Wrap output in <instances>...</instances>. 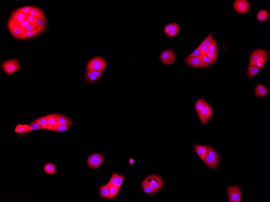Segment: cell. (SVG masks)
I'll list each match as a JSON object with an SVG mask.
<instances>
[{
  "mask_svg": "<svg viewBox=\"0 0 270 202\" xmlns=\"http://www.w3.org/2000/svg\"><path fill=\"white\" fill-rule=\"evenodd\" d=\"M203 162L208 168L216 169L219 163L218 153L210 146H207L206 157Z\"/></svg>",
  "mask_w": 270,
  "mask_h": 202,
  "instance_id": "cell-1",
  "label": "cell"
},
{
  "mask_svg": "<svg viewBox=\"0 0 270 202\" xmlns=\"http://www.w3.org/2000/svg\"><path fill=\"white\" fill-rule=\"evenodd\" d=\"M268 60V55L266 52L263 49L256 50L251 54L248 67L260 62L266 63Z\"/></svg>",
  "mask_w": 270,
  "mask_h": 202,
  "instance_id": "cell-2",
  "label": "cell"
},
{
  "mask_svg": "<svg viewBox=\"0 0 270 202\" xmlns=\"http://www.w3.org/2000/svg\"><path fill=\"white\" fill-rule=\"evenodd\" d=\"M106 67V61L98 56L91 59L89 62L87 66V70L103 71Z\"/></svg>",
  "mask_w": 270,
  "mask_h": 202,
  "instance_id": "cell-3",
  "label": "cell"
},
{
  "mask_svg": "<svg viewBox=\"0 0 270 202\" xmlns=\"http://www.w3.org/2000/svg\"><path fill=\"white\" fill-rule=\"evenodd\" d=\"M2 69L7 75H11L19 70L20 65L16 59H11L2 62L1 64Z\"/></svg>",
  "mask_w": 270,
  "mask_h": 202,
  "instance_id": "cell-4",
  "label": "cell"
},
{
  "mask_svg": "<svg viewBox=\"0 0 270 202\" xmlns=\"http://www.w3.org/2000/svg\"><path fill=\"white\" fill-rule=\"evenodd\" d=\"M185 63L191 67H200L202 68H207L210 65L204 61L202 56L201 55L194 57L188 56L185 59Z\"/></svg>",
  "mask_w": 270,
  "mask_h": 202,
  "instance_id": "cell-5",
  "label": "cell"
},
{
  "mask_svg": "<svg viewBox=\"0 0 270 202\" xmlns=\"http://www.w3.org/2000/svg\"><path fill=\"white\" fill-rule=\"evenodd\" d=\"M227 192L230 202H241V194L240 187L232 186L228 187Z\"/></svg>",
  "mask_w": 270,
  "mask_h": 202,
  "instance_id": "cell-6",
  "label": "cell"
},
{
  "mask_svg": "<svg viewBox=\"0 0 270 202\" xmlns=\"http://www.w3.org/2000/svg\"><path fill=\"white\" fill-rule=\"evenodd\" d=\"M204 107L200 113L199 118L202 124L207 123L208 121L212 118L213 111L210 105L206 101H203Z\"/></svg>",
  "mask_w": 270,
  "mask_h": 202,
  "instance_id": "cell-7",
  "label": "cell"
},
{
  "mask_svg": "<svg viewBox=\"0 0 270 202\" xmlns=\"http://www.w3.org/2000/svg\"><path fill=\"white\" fill-rule=\"evenodd\" d=\"M151 186L159 191L163 188V182L159 176L156 175L152 174L147 177L144 180Z\"/></svg>",
  "mask_w": 270,
  "mask_h": 202,
  "instance_id": "cell-8",
  "label": "cell"
},
{
  "mask_svg": "<svg viewBox=\"0 0 270 202\" xmlns=\"http://www.w3.org/2000/svg\"><path fill=\"white\" fill-rule=\"evenodd\" d=\"M103 161V157L99 153H94L90 155L87 159V164L90 168L95 169L99 168Z\"/></svg>",
  "mask_w": 270,
  "mask_h": 202,
  "instance_id": "cell-9",
  "label": "cell"
},
{
  "mask_svg": "<svg viewBox=\"0 0 270 202\" xmlns=\"http://www.w3.org/2000/svg\"><path fill=\"white\" fill-rule=\"evenodd\" d=\"M7 27L9 32L13 37L16 39H20L22 35V31L17 23L9 20L7 23Z\"/></svg>",
  "mask_w": 270,
  "mask_h": 202,
  "instance_id": "cell-10",
  "label": "cell"
},
{
  "mask_svg": "<svg viewBox=\"0 0 270 202\" xmlns=\"http://www.w3.org/2000/svg\"><path fill=\"white\" fill-rule=\"evenodd\" d=\"M235 10L241 14L246 13L249 10V4L245 0H237L235 1L233 5Z\"/></svg>",
  "mask_w": 270,
  "mask_h": 202,
  "instance_id": "cell-11",
  "label": "cell"
},
{
  "mask_svg": "<svg viewBox=\"0 0 270 202\" xmlns=\"http://www.w3.org/2000/svg\"><path fill=\"white\" fill-rule=\"evenodd\" d=\"M160 59L163 64L166 65L172 64L175 60V54L170 50L163 51L160 55Z\"/></svg>",
  "mask_w": 270,
  "mask_h": 202,
  "instance_id": "cell-12",
  "label": "cell"
},
{
  "mask_svg": "<svg viewBox=\"0 0 270 202\" xmlns=\"http://www.w3.org/2000/svg\"><path fill=\"white\" fill-rule=\"evenodd\" d=\"M54 119L56 121V123L54 125V128L61 125H67L71 127L72 124L71 119L64 115L55 114Z\"/></svg>",
  "mask_w": 270,
  "mask_h": 202,
  "instance_id": "cell-13",
  "label": "cell"
},
{
  "mask_svg": "<svg viewBox=\"0 0 270 202\" xmlns=\"http://www.w3.org/2000/svg\"><path fill=\"white\" fill-rule=\"evenodd\" d=\"M179 29V25L175 23H172L166 25L164 28V32L167 35L170 37H174L177 34Z\"/></svg>",
  "mask_w": 270,
  "mask_h": 202,
  "instance_id": "cell-14",
  "label": "cell"
},
{
  "mask_svg": "<svg viewBox=\"0 0 270 202\" xmlns=\"http://www.w3.org/2000/svg\"><path fill=\"white\" fill-rule=\"evenodd\" d=\"M124 178L125 176L123 175L119 174L115 172H113L109 183L120 188L123 182Z\"/></svg>",
  "mask_w": 270,
  "mask_h": 202,
  "instance_id": "cell-15",
  "label": "cell"
},
{
  "mask_svg": "<svg viewBox=\"0 0 270 202\" xmlns=\"http://www.w3.org/2000/svg\"><path fill=\"white\" fill-rule=\"evenodd\" d=\"M26 19V15L20 11V9H16L12 12L10 17V20L15 21L17 23L22 22Z\"/></svg>",
  "mask_w": 270,
  "mask_h": 202,
  "instance_id": "cell-16",
  "label": "cell"
},
{
  "mask_svg": "<svg viewBox=\"0 0 270 202\" xmlns=\"http://www.w3.org/2000/svg\"><path fill=\"white\" fill-rule=\"evenodd\" d=\"M207 147V146H202L199 145H196L194 146L195 152L202 161L206 157Z\"/></svg>",
  "mask_w": 270,
  "mask_h": 202,
  "instance_id": "cell-17",
  "label": "cell"
},
{
  "mask_svg": "<svg viewBox=\"0 0 270 202\" xmlns=\"http://www.w3.org/2000/svg\"><path fill=\"white\" fill-rule=\"evenodd\" d=\"M99 194L102 199H110V187L108 184L100 187Z\"/></svg>",
  "mask_w": 270,
  "mask_h": 202,
  "instance_id": "cell-18",
  "label": "cell"
},
{
  "mask_svg": "<svg viewBox=\"0 0 270 202\" xmlns=\"http://www.w3.org/2000/svg\"><path fill=\"white\" fill-rule=\"evenodd\" d=\"M256 96L262 97L265 96L268 93V89L266 87L261 84H258L256 88L255 91Z\"/></svg>",
  "mask_w": 270,
  "mask_h": 202,
  "instance_id": "cell-19",
  "label": "cell"
},
{
  "mask_svg": "<svg viewBox=\"0 0 270 202\" xmlns=\"http://www.w3.org/2000/svg\"><path fill=\"white\" fill-rule=\"evenodd\" d=\"M141 188L144 193L147 195H153L157 191L155 188L151 186L148 183L146 182L144 180L143 181L141 184Z\"/></svg>",
  "mask_w": 270,
  "mask_h": 202,
  "instance_id": "cell-20",
  "label": "cell"
},
{
  "mask_svg": "<svg viewBox=\"0 0 270 202\" xmlns=\"http://www.w3.org/2000/svg\"><path fill=\"white\" fill-rule=\"evenodd\" d=\"M29 14L36 17V18H42L45 19V16L43 11L40 8L34 7L33 9L31 11Z\"/></svg>",
  "mask_w": 270,
  "mask_h": 202,
  "instance_id": "cell-21",
  "label": "cell"
},
{
  "mask_svg": "<svg viewBox=\"0 0 270 202\" xmlns=\"http://www.w3.org/2000/svg\"><path fill=\"white\" fill-rule=\"evenodd\" d=\"M30 129L29 125L27 124H19L17 125L15 129V132L21 134V135L26 134L29 131Z\"/></svg>",
  "mask_w": 270,
  "mask_h": 202,
  "instance_id": "cell-22",
  "label": "cell"
},
{
  "mask_svg": "<svg viewBox=\"0 0 270 202\" xmlns=\"http://www.w3.org/2000/svg\"><path fill=\"white\" fill-rule=\"evenodd\" d=\"M44 170L46 173L49 175H53L56 173V166L52 163H48L44 166Z\"/></svg>",
  "mask_w": 270,
  "mask_h": 202,
  "instance_id": "cell-23",
  "label": "cell"
},
{
  "mask_svg": "<svg viewBox=\"0 0 270 202\" xmlns=\"http://www.w3.org/2000/svg\"><path fill=\"white\" fill-rule=\"evenodd\" d=\"M55 114H49L47 116L46 120L48 122V126L46 130L54 131V125L56 123V121L54 119Z\"/></svg>",
  "mask_w": 270,
  "mask_h": 202,
  "instance_id": "cell-24",
  "label": "cell"
},
{
  "mask_svg": "<svg viewBox=\"0 0 270 202\" xmlns=\"http://www.w3.org/2000/svg\"><path fill=\"white\" fill-rule=\"evenodd\" d=\"M261 69L256 65L250 66L248 67V75L249 78L254 77L258 73Z\"/></svg>",
  "mask_w": 270,
  "mask_h": 202,
  "instance_id": "cell-25",
  "label": "cell"
},
{
  "mask_svg": "<svg viewBox=\"0 0 270 202\" xmlns=\"http://www.w3.org/2000/svg\"><path fill=\"white\" fill-rule=\"evenodd\" d=\"M40 34V32H39V31L36 28V29H35L34 30L24 33L21 36V37L20 38V39H28L32 38L37 36Z\"/></svg>",
  "mask_w": 270,
  "mask_h": 202,
  "instance_id": "cell-26",
  "label": "cell"
},
{
  "mask_svg": "<svg viewBox=\"0 0 270 202\" xmlns=\"http://www.w3.org/2000/svg\"><path fill=\"white\" fill-rule=\"evenodd\" d=\"M110 187V199H115L118 195L120 188L110 183H108Z\"/></svg>",
  "mask_w": 270,
  "mask_h": 202,
  "instance_id": "cell-27",
  "label": "cell"
},
{
  "mask_svg": "<svg viewBox=\"0 0 270 202\" xmlns=\"http://www.w3.org/2000/svg\"><path fill=\"white\" fill-rule=\"evenodd\" d=\"M36 24L37 25V29L40 34L44 31L46 28V20L42 18H38L36 20Z\"/></svg>",
  "mask_w": 270,
  "mask_h": 202,
  "instance_id": "cell-28",
  "label": "cell"
},
{
  "mask_svg": "<svg viewBox=\"0 0 270 202\" xmlns=\"http://www.w3.org/2000/svg\"><path fill=\"white\" fill-rule=\"evenodd\" d=\"M29 125L30 127L29 130L26 133V134H28V133L30 132L35 131V130H46L45 128L43 127V126H42L41 125H40V124L37 123V122H36L35 121H34L33 122H31Z\"/></svg>",
  "mask_w": 270,
  "mask_h": 202,
  "instance_id": "cell-29",
  "label": "cell"
},
{
  "mask_svg": "<svg viewBox=\"0 0 270 202\" xmlns=\"http://www.w3.org/2000/svg\"><path fill=\"white\" fill-rule=\"evenodd\" d=\"M268 16V11L266 10H261L258 13L257 19L259 21H264L267 19Z\"/></svg>",
  "mask_w": 270,
  "mask_h": 202,
  "instance_id": "cell-30",
  "label": "cell"
},
{
  "mask_svg": "<svg viewBox=\"0 0 270 202\" xmlns=\"http://www.w3.org/2000/svg\"><path fill=\"white\" fill-rule=\"evenodd\" d=\"M203 100L199 99L197 101L195 104V109L197 114L199 116L200 113L204 107Z\"/></svg>",
  "mask_w": 270,
  "mask_h": 202,
  "instance_id": "cell-31",
  "label": "cell"
},
{
  "mask_svg": "<svg viewBox=\"0 0 270 202\" xmlns=\"http://www.w3.org/2000/svg\"><path fill=\"white\" fill-rule=\"evenodd\" d=\"M46 117L47 116H44L40 117L37 118L35 121L47 129L48 126V123L46 120Z\"/></svg>",
  "mask_w": 270,
  "mask_h": 202,
  "instance_id": "cell-32",
  "label": "cell"
},
{
  "mask_svg": "<svg viewBox=\"0 0 270 202\" xmlns=\"http://www.w3.org/2000/svg\"><path fill=\"white\" fill-rule=\"evenodd\" d=\"M214 39H213L212 34L211 33L209 34V35L206 37L204 41L202 42V44L204 45L205 47L208 48L210 44L214 42Z\"/></svg>",
  "mask_w": 270,
  "mask_h": 202,
  "instance_id": "cell-33",
  "label": "cell"
},
{
  "mask_svg": "<svg viewBox=\"0 0 270 202\" xmlns=\"http://www.w3.org/2000/svg\"><path fill=\"white\" fill-rule=\"evenodd\" d=\"M86 74V77H87L86 79H87L88 82H90V83H94V82L97 81L98 79L95 75L90 72V71L87 70Z\"/></svg>",
  "mask_w": 270,
  "mask_h": 202,
  "instance_id": "cell-34",
  "label": "cell"
},
{
  "mask_svg": "<svg viewBox=\"0 0 270 202\" xmlns=\"http://www.w3.org/2000/svg\"><path fill=\"white\" fill-rule=\"evenodd\" d=\"M70 128H71L70 126H67V125H61V126L55 128L54 131L58 132H66Z\"/></svg>",
  "mask_w": 270,
  "mask_h": 202,
  "instance_id": "cell-35",
  "label": "cell"
},
{
  "mask_svg": "<svg viewBox=\"0 0 270 202\" xmlns=\"http://www.w3.org/2000/svg\"><path fill=\"white\" fill-rule=\"evenodd\" d=\"M26 19L28 20L30 23L32 24V25H34L37 28V25L36 24V20H37V18L30 15L29 14L26 15Z\"/></svg>",
  "mask_w": 270,
  "mask_h": 202,
  "instance_id": "cell-36",
  "label": "cell"
},
{
  "mask_svg": "<svg viewBox=\"0 0 270 202\" xmlns=\"http://www.w3.org/2000/svg\"><path fill=\"white\" fill-rule=\"evenodd\" d=\"M36 28H37L34 25H32V24L30 23L28 24L27 26L26 27H25L24 29H22V35L23 34H24V33H26V32L34 30L35 29H36Z\"/></svg>",
  "mask_w": 270,
  "mask_h": 202,
  "instance_id": "cell-37",
  "label": "cell"
},
{
  "mask_svg": "<svg viewBox=\"0 0 270 202\" xmlns=\"http://www.w3.org/2000/svg\"><path fill=\"white\" fill-rule=\"evenodd\" d=\"M33 7H34L33 6H27L20 8L19 9L20 11L27 15L29 14Z\"/></svg>",
  "mask_w": 270,
  "mask_h": 202,
  "instance_id": "cell-38",
  "label": "cell"
},
{
  "mask_svg": "<svg viewBox=\"0 0 270 202\" xmlns=\"http://www.w3.org/2000/svg\"><path fill=\"white\" fill-rule=\"evenodd\" d=\"M198 47H199L201 56H205L206 55L207 52L209 50L208 48L205 47L204 45H203L202 43Z\"/></svg>",
  "mask_w": 270,
  "mask_h": 202,
  "instance_id": "cell-39",
  "label": "cell"
},
{
  "mask_svg": "<svg viewBox=\"0 0 270 202\" xmlns=\"http://www.w3.org/2000/svg\"><path fill=\"white\" fill-rule=\"evenodd\" d=\"M204 61L206 64L210 65L214 64L215 62L216 61L217 59H211L206 56H202Z\"/></svg>",
  "mask_w": 270,
  "mask_h": 202,
  "instance_id": "cell-40",
  "label": "cell"
},
{
  "mask_svg": "<svg viewBox=\"0 0 270 202\" xmlns=\"http://www.w3.org/2000/svg\"><path fill=\"white\" fill-rule=\"evenodd\" d=\"M208 49L209 50L212 51V52H216L217 53V52H218V47L215 41H214V42L210 44V45L208 47Z\"/></svg>",
  "mask_w": 270,
  "mask_h": 202,
  "instance_id": "cell-41",
  "label": "cell"
},
{
  "mask_svg": "<svg viewBox=\"0 0 270 202\" xmlns=\"http://www.w3.org/2000/svg\"><path fill=\"white\" fill-rule=\"evenodd\" d=\"M205 56H208L210 58L217 59V53L212 52L209 50Z\"/></svg>",
  "mask_w": 270,
  "mask_h": 202,
  "instance_id": "cell-42",
  "label": "cell"
},
{
  "mask_svg": "<svg viewBox=\"0 0 270 202\" xmlns=\"http://www.w3.org/2000/svg\"><path fill=\"white\" fill-rule=\"evenodd\" d=\"M29 24L30 23L29 22V21H28V20L27 19L24 20L23 21L20 23H18L20 27L21 28V30H22V29H24V28L26 27L27 26L28 24Z\"/></svg>",
  "mask_w": 270,
  "mask_h": 202,
  "instance_id": "cell-43",
  "label": "cell"
},
{
  "mask_svg": "<svg viewBox=\"0 0 270 202\" xmlns=\"http://www.w3.org/2000/svg\"><path fill=\"white\" fill-rule=\"evenodd\" d=\"M200 55V52L199 47L196 48L193 52L191 53V54L189 55V57H194L199 56Z\"/></svg>",
  "mask_w": 270,
  "mask_h": 202,
  "instance_id": "cell-44",
  "label": "cell"
},
{
  "mask_svg": "<svg viewBox=\"0 0 270 202\" xmlns=\"http://www.w3.org/2000/svg\"><path fill=\"white\" fill-rule=\"evenodd\" d=\"M90 72L93 75H95V76L98 79H99L100 78H101V76H102V73H103V71H90Z\"/></svg>",
  "mask_w": 270,
  "mask_h": 202,
  "instance_id": "cell-45",
  "label": "cell"
},
{
  "mask_svg": "<svg viewBox=\"0 0 270 202\" xmlns=\"http://www.w3.org/2000/svg\"><path fill=\"white\" fill-rule=\"evenodd\" d=\"M265 64L266 63H265L260 62L258 63V64L255 65L257 66L258 67H259V68H260V69L262 70V69L263 67H264V65H265Z\"/></svg>",
  "mask_w": 270,
  "mask_h": 202,
  "instance_id": "cell-46",
  "label": "cell"
},
{
  "mask_svg": "<svg viewBox=\"0 0 270 202\" xmlns=\"http://www.w3.org/2000/svg\"><path fill=\"white\" fill-rule=\"evenodd\" d=\"M134 160L133 159L131 158L129 159V163L130 165H133V164H134Z\"/></svg>",
  "mask_w": 270,
  "mask_h": 202,
  "instance_id": "cell-47",
  "label": "cell"
}]
</instances>
